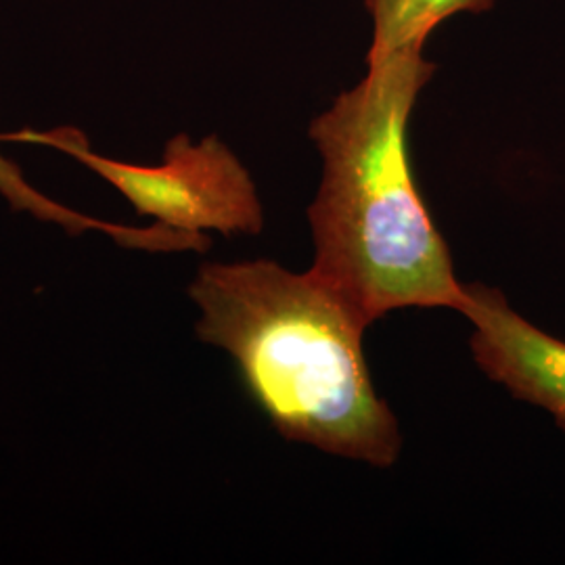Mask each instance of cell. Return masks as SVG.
Segmentation results:
<instances>
[{"label":"cell","mask_w":565,"mask_h":565,"mask_svg":"<svg viewBox=\"0 0 565 565\" xmlns=\"http://www.w3.org/2000/svg\"><path fill=\"white\" fill-rule=\"evenodd\" d=\"M461 312L473 324L471 352L486 377L553 415L565 431V342L518 315L505 296L482 282L463 285Z\"/></svg>","instance_id":"277c9868"},{"label":"cell","mask_w":565,"mask_h":565,"mask_svg":"<svg viewBox=\"0 0 565 565\" xmlns=\"http://www.w3.org/2000/svg\"><path fill=\"white\" fill-rule=\"evenodd\" d=\"M0 141L42 145L74 158L120 191L141 216H151L156 223L191 233L218 231L224 237L263 231V203L254 179L218 137L193 142L189 135H177L166 142L158 166L102 156L74 126L23 128L0 135Z\"/></svg>","instance_id":"3957f363"},{"label":"cell","mask_w":565,"mask_h":565,"mask_svg":"<svg viewBox=\"0 0 565 565\" xmlns=\"http://www.w3.org/2000/svg\"><path fill=\"white\" fill-rule=\"evenodd\" d=\"M494 0H364L373 21V41L366 61L411 46L425 44L427 36L448 18L459 13H484Z\"/></svg>","instance_id":"5b68a950"},{"label":"cell","mask_w":565,"mask_h":565,"mask_svg":"<svg viewBox=\"0 0 565 565\" xmlns=\"http://www.w3.org/2000/svg\"><path fill=\"white\" fill-rule=\"evenodd\" d=\"M425 44L366 61L356 86L317 116L308 137L323 177L308 221L312 270L331 282L364 323L398 308H450L463 300L450 249L417 189L408 124L436 74Z\"/></svg>","instance_id":"6da1fadb"},{"label":"cell","mask_w":565,"mask_h":565,"mask_svg":"<svg viewBox=\"0 0 565 565\" xmlns=\"http://www.w3.org/2000/svg\"><path fill=\"white\" fill-rule=\"evenodd\" d=\"M200 340L237 364L249 398L285 440L375 467L403 450L398 419L364 361L369 324L312 268L203 264L189 287Z\"/></svg>","instance_id":"7a4b0ae2"},{"label":"cell","mask_w":565,"mask_h":565,"mask_svg":"<svg viewBox=\"0 0 565 565\" xmlns=\"http://www.w3.org/2000/svg\"><path fill=\"white\" fill-rule=\"evenodd\" d=\"M0 195L11 203L13 210L28 212L42 223H53L65 228L70 235H81L84 231H102L116 243L130 249H149L156 243V231L151 226H126L107 223L93 216H86L67 205L53 202L42 195L30 182L23 179L20 168L4 156H0Z\"/></svg>","instance_id":"8992f818"}]
</instances>
